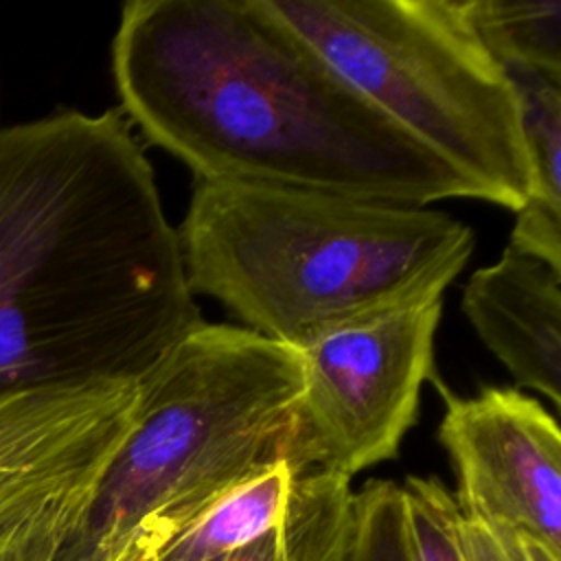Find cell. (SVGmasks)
I'll return each instance as SVG.
<instances>
[{
	"mask_svg": "<svg viewBox=\"0 0 561 561\" xmlns=\"http://www.w3.org/2000/svg\"><path fill=\"white\" fill-rule=\"evenodd\" d=\"M458 543L465 561H561V554L502 526L458 517Z\"/></svg>",
	"mask_w": 561,
	"mask_h": 561,
	"instance_id": "cell-17",
	"label": "cell"
},
{
	"mask_svg": "<svg viewBox=\"0 0 561 561\" xmlns=\"http://www.w3.org/2000/svg\"><path fill=\"white\" fill-rule=\"evenodd\" d=\"M460 7L502 68L561 77L559 0H465Z\"/></svg>",
	"mask_w": 561,
	"mask_h": 561,
	"instance_id": "cell-13",
	"label": "cell"
},
{
	"mask_svg": "<svg viewBox=\"0 0 561 561\" xmlns=\"http://www.w3.org/2000/svg\"><path fill=\"white\" fill-rule=\"evenodd\" d=\"M178 243L193 296L291 348L443 298L473 230L425 206L195 178Z\"/></svg>",
	"mask_w": 561,
	"mask_h": 561,
	"instance_id": "cell-3",
	"label": "cell"
},
{
	"mask_svg": "<svg viewBox=\"0 0 561 561\" xmlns=\"http://www.w3.org/2000/svg\"><path fill=\"white\" fill-rule=\"evenodd\" d=\"M462 311L519 386L561 403V270L506 245L471 274Z\"/></svg>",
	"mask_w": 561,
	"mask_h": 561,
	"instance_id": "cell-9",
	"label": "cell"
},
{
	"mask_svg": "<svg viewBox=\"0 0 561 561\" xmlns=\"http://www.w3.org/2000/svg\"><path fill=\"white\" fill-rule=\"evenodd\" d=\"M199 322L121 110L0 127V397L140 381Z\"/></svg>",
	"mask_w": 561,
	"mask_h": 561,
	"instance_id": "cell-1",
	"label": "cell"
},
{
	"mask_svg": "<svg viewBox=\"0 0 561 561\" xmlns=\"http://www.w3.org/2000/svg\"><path fill=\"white\" fill-rule=\"evenodd\" d=\"M302 388L296 348L202 320L140 379L136 423L57 561H158L217 500L287 462Z\"/></svg>",
	"mask_w": 561,
	"mask_h": 561,
	"instance_id": "cell-4",
	"label": "cell"
},
{
	"mask_svg": "<svg viewBox=\"0 0 561 561\" xmlns=\"http://www.w3.org/2000/svg\"><path fill=\"white\" fill-rule=\"evenodd\" d=\"M401 495L412 561H465L454 493L438 478L408 476Z\"/></svg>",
	"mask_w": 561,
	"mask_h": 561,
	"instance_id": "cell-14",
	"label": "cell"
},
{
	"mask_svg": "<svg viewBox=\"0 0 561 561\" xmlns=\"http://www.w3.org/2000/svg\"><path fill=\"white\" fill-rule=\"evenodd\" d=\"M138 403L140 381L0 397V528L53 508H90Z\"/></svg>",
	"mask_w": 561,
	"mask_h": 561,
	"instance_id": "cell-8",
	"label": "cell"
},
{
	"mask_svg": "<svg viewBox=\"0 0 561 561\" xmlns=\"http://www.w3.org/2000/svg\"><path fill=\"white\" fill-rule=\"evenodd\" d=\"M88 508L66 506L15 519L0 528V561H57Z\"/></svg>",
	"mask_w": 561,
	"mask_h": 561,
	"instance_id": "cell-16",
	"label": "cell"
},
{
	"mask_svg": "<svg viewBox=\"0 0 561 561\" xmlns=\"http://www.w3.org/2000/svg\"><path fill=\"white\" fill-rule=\"evenodd\" d=\"M298 476L276 462L248 478L175 537L158 561H208L270 533L287 517Z\"/></svg>",
	"mask_w": 561,
	"mask_h": 561,
	"instance_id": "cell-12",
	"label": "cell"
},
{
	"mask_svg": "<svg viewBox=\"0 0 561 561\" xmlns=\"http://www.w3.org/2000/svg\"><path fill=\"white\" fill-rule=\"evenodd\" d=\"M519 103L530 191L508 245L561 270V77L504 68Z\"/></svg>",
	"mask_w": 561,
	"mask_h": 561,
	"instance_id": "cell-10",
	"label": "cell"
},
{
	"mask_svg": "<svg viewBox=\"0 0 561 561\" xmlns=\"http://www.w3.org/2000/svg\"><path fill=\"white\" fill-rule=\"evenodd\" d=\"M112 77L125 118L195 178L397 206L478 199L267 0H129Z\"/></svg>",
	"mask_w": 561,
	"mask_h": 561,
	"instance_id": "cell-2",
	"label": "cell"
},
{
	"mask_svg": "<svg viewBox=\"0 0 561 561\" xmlns=\"http://www.w3.org/2000/svg\"><path fill=\"white\" fill-rule=\"evenodd\" d=\"M353 508L348 478L305 471L296 478L289 513L276 528L208 561H346Z\"/></svg>",
	"mask_w": 561,
	"mask_h": 561,
	"instance_id": "cell-11",
	"label": "cell"
},
{
	"mask_svg": "<svg viewBox=\"0 0 561 561\" xmlns=\"http://www.w3.org/2000/svg\"><path fill=\"white\" fill-rule=\"evenodd\" d=\"M438 440L458 478L462 517L561 554V430L537 399L515 388L447 394Z\"/></svg>",
	"mask_w": 561,
	"mask_h": 561,
	"instance_id": "cell-7",
	"label": "cell"
},
{
	"mask_svg": "<svg viewBox=\"0 0 561 561\" xmlns=\"http://www.w3.org/2000/svg\"><path fill=\"white\" fill-rule=\"evenodd\" d=\"M377 112L517 213L530 191L515 88L456 0H267Z\"/></svg>",
	"mask_w": 561,
	"mask_h": 561,
	"instance_id": "cell-5",
	"label": "cell"
},
{
	"mask_svg": "<svg viewBox=\"0 0 561 561\" xmlns=\"http://www.w3.org/2000/svg\"><path fill=\"white\" fill-rule=\"evenodd\" d=\"M346 561H412L401 484L370 480L355 493Z\"/></svg>",
	"mask_w": 561,
	"mask_h": 561,
	"instance_id": "cell-15",
	"label": "cell"
},
{
	"mask_svg": "<svg viewBox=\"0 0 561 561\" xmlns=\"http://www.w3.org/2000/svg\"><path fill=\"white\" fill-rule=\"evenodd\" d=\"M440 316L443 298L362 318L296 346L305 388L287 447L294 471L351 480L399 454L434 370Z\"/></svg>",
	"mask_w": 561,
	"mask_h": 561,
	"instance_id": "cell-6",
	"label": "cell"
}]
</instances>
